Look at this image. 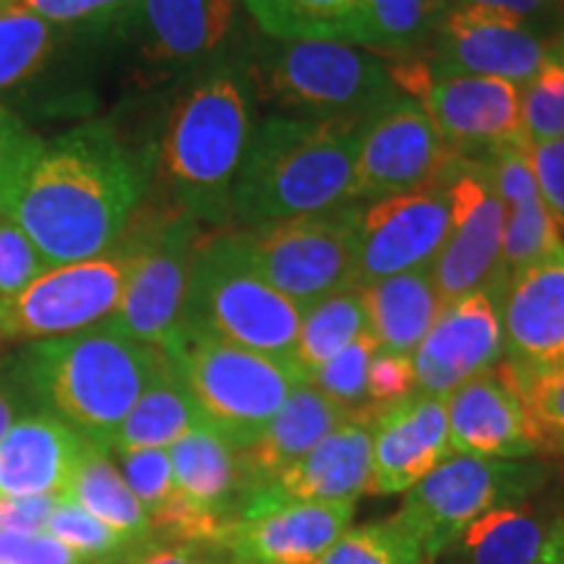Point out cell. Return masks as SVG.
I'll return each instance as SVG.
<instances>
[{
  "label": "cell",
  "mask_w": 564,
  "mask_h": 564,
  "mask_svg": "<svg viewBox=\"0 0 564 564\" xmlns=\"http://www.w3.org/2000/svg\"><path fill=\"white\" fill-rule=\"evenodd\" d=\"M415 392V371L411 356H398V352H373L369 373H366V403L371 408H390L408 394Z\"/></svg>",
  "instance_id": "cell-44"
},
{
  "label": "cell",
  "mask_w": 564,
  "mask_h": 564,
  "mask_svg": "<svg viewBox=\"0 0 564 564\" xmlns=\"http://www.w3.org/2000/svg\"><path fill=\"white\" fill-rule=\"evenodd\" d=\"M497 371L523 403L539 455L564 457V366L549 371H523L502 358Z\"/></svg>",
  "instance_id": "cell-35"
},
{
  "label": "cell",
  "mask_w": 564,
  "mask_h": 564,
  "mask_svg": "<svg viewBox=\"0 0 564 564\" xmlns=\"http://www.w3.org/2000/svg\"><path fill=\"white\" fill-rule=\"evenodd\" d=\"M167 453L173 463L175 499L223 533L241 507V453L212 426L194 429L167 447Z\"/></svg>",
  "instance_id": "cell-26"
},
{
  "label": "cell",
  "mask_w": 564,
  "mask_h": 564,
  "mask_svg": "<svg viewBox=\"0 0 564 564\" xmlns=\"http://www.w3.org/2000/svg\"><path fill=\"white\" fill-rule=\"evenodd\" d=\"M251 133L249 82L228 63L212 66L178 97L162 131L158 175L171 207L199 225H228Z\"/></svg>",
  "instance_id": "cell-4"
},
{
  "label": "cell",
  "mask_w": 564,
  "mask_h": 564,
  "mask_svg": "<svg viewBox=\"0 0 564 564\" xmlns=\"http://www.w3.org/2000/svg\"><path fill=\"white\" fill-rule=\"evenodd\" d=\"M84 436L53 415L30 411L0 440V499L63 497Z\"/></svg>",
  "instance_id": "cell-25"
},
{
  "label": "cell",
  "mask_w": 564,
  "mask_h": 564,
  "mask_svg": "<svg viewBox=\"0 0 564 564\" xmlns=\"http://www.w3.org/2000/svg\"><path fill=\"white\" fill-rule=\"evenodd\" d=\"M528 144L564 139V61L552 58L520 89Z\"/></svg>",
  "instance_id": "cell-40"
},
{
  "label": "cell",
  "mask_w": 564,
  "mask_h": 564,
  "mask_svg": "<svg viewBox=\"0 0 564 564\" xmlns=\"http://www.w3.org/2000/svg\"><path fill=\"white\" fill-rule=\"evenodd\" d=\"M11 366L32 411L53 415L108 453L118 426L165 369L167 356L102 322L21 345L11 352Z\"/></svg>",
  "instance_id": "cell-2"
},
{
  "label": "cell",
  "mask_w": 564,
  "mask_h": 564,
  "mask_svg": "<svg viewBox=\"0 0 564 564\" xmlns=\"http://www.w3.org/2000/svg\"><path fill=\"white\" fill-rule=\"evenodd\" d=\"M45 270V259L34 249L30 236L0 212V301L24 291Z\"/></svg>",
  "instance_id": "cell-43"
},
{
  "label": "cell",
  "mask_w": 564,
  "mask_h": 564,
  "mask_svg": "<svg viewBox=\"0 0 564 564\" xmlns=\"http://www.w3.org/2000/svg\"><path fill=\"white\" fill-rule=\"evenodd\" d=\"M554 58H560V61H564V32H562V37H560V42H556V53H554Z\"/></svg>",
  "instance_id": "cell-54"
},
{
  "label": "cell",
  "mask_w": 564,
  "mask_h": 564,
  "mask_svg": "<svg viewBox=\"0 0 564 564\" xmlns=\"http://www.w3.org/2000/svg\"><path fill=\"white\" fill-rule=\"evenodd\" d=\"M502 322L491 293L476 291L444 303L413 352L415 392L444 400L502 361Z\"/></svg>",
  "instance_id": "cell-17"
},
{
  "label": "cell",
  "mask_w": 564,
  "mask_h": 564,
  "mask_svg": "<svg viewBox=\"0 0 564 564\" xmlns=\"http://www.w3.org/2000/svg\"><path fill=\"white\" fill-rule=\"evenodd\" d=\"M316 564H432L419 541L390 518L348 528Z\"/></svg>",
  "instance_id": "cell-38"
},
{
  "label": "cell",
  "mask_w": 564,
  "mask_h": 564,
  "mask_svg": "<svg viewBox=\"0 0 564 564\" xmlns=\"http://www.w3.org/2000/svg\"><path fill=\"white\" fill-rule=\"evenodd\" d=\"M556 3H560V6H562V9H564V0H556Z\"/></svg>",
  "instance_id": "cell-56"
},
{
  "label": "cell",
  "mask_w": 564,
  "mask_h": 564,
  "mask_svg": "<svg viewBox=\"0 0 564 564\" xmlns=\"http://www.w3.org/2000/svg\"><path fill=\"white\" fill-rule=\"evenodd\" d=\"M377 350V340L366 333L329 358L327 364H322L308 379V384L345 408L350 413V421H364L369 426L382 413L379 408L366 403V373H369V364Z\"/></svg>",
  "instance_id": "cell-37"
},
{
  "label": "cell",
  "mask_w": 564,
  "mask_h": 564,
  "mask_svg": "<svg viewBox=\"0 0 564 564\" xmlns=\"http://www.w3.org/2000/svg\"><path fill=\"white\" fill-rule=\"evenodd\" d=\"M272 40H333L358 45L366 0H241Z\"/></svg>",
  "instance_id": "cell-31"
},
{
  "label": "cell",
  "mask_w": 564,
  "mask_h": 564,
  "mask_svg": "<svg viewBox=\"0 0 564 564\" xmlns=\"http://www.w3.org/2000/svg\"><path fill=\"white\" fill-rule=\"evenodd\" d=\"M13 3V0H0V13H3L6 9H9V6Z\"/></svg>",
  "instance_id": "cell-55"
},
{
  "label": "cell",
  "mask_w": 564,
  "mask_h": 564,
  "mask_svg": "<svg viewBox=\"0 0 564 564\" xmlns=\"http://www.w3.org/2000/svg\"><path fill=\"white\" fill-rule=\"evenodd\" d=\"M463 160L419 102L398 97L358 126L356 204L444 186Z\"/></svg>",
  "instance_id": "cell-12"
},
{
  "label": "cell",
  "mask_w": 564,
  "mask_h": 564,
  "mask_svg": "<svg viewBox=\"0 0 564 564\" xmlns=\"http://www.w3.org/2000/svg\"><path fill=\"white\" fill-rule=\"evenodd\" d=\"M133 249L118 241L84 262L47 267L24 291L0 301V343H37L82 333L118 312Z\"/></svg>",
  "instance_id": "cell-10"
},
{
  "label": "cell",
  "mask_w": 564,
  "mask_h": 564,
  "mask_svg": "<svg viewBox=\"0 0 564 564\" xmlns=\"http://www.w3.org/2000/svg\"><path fill=\"white\" fill-rule=\"evenodd\" d=\"M63 497L76 502L89 514H95L100 523L112 528L118 535H123L129 544L141 546L162 541L154 533L150 514H147L139 499L133 497V491L123 481L121 470L116 468L112 457L87 440H84L74 478H70L68 491Z\"/></svg>",
  "instance_id": "cell-30"
},
{
  "label": "cell",
  "mask_w": 564,
  "mask_h": 564,
  "mask_svg": "<svg viewBox=\"0 0 564 564\" xmlns=\"http://www.w3.org/2000/svg\"><path fill=\"white\" fill-rule=\"evenodd\" d=\"M144 192L137 160L108 123L91 121L40 141L0 202L47 267L110 251Z\"/></svg>",
  "instance_id": "cell-1"
},
{
  "label": "cell",
  "mask_w": 564,
  "mask_h": 564,
  "mask_svg": "<svg viewBox=\"0 0 564 564\" xmlns=\"http://www.w3.org/2000/svg\"><path fill=\"white\" fill-rule=\"evenodd\" d=\"M32 411L30 400H26L24 390H21L17 373H13L11 356L0 358V440L6 432L17 423L21 415Z\"/></svg>",
  "instance_id": "cell-52"
},
{
  "label": "cell",
  "mask_w": 564,
  "mask_h": 564,
  "mask_svg": "<svg viewBox=\"0 0 564 564\" xmlns=\"http://www.w3.org/2000/svg\"><path fill=\"white\" fill-rule=\"evenodd\" d=\"M345 421H350V413L333 403L327 394H322L312 384L299 387L278 415L267 423L257 442L246 449H238L243 470V497L293 468Z\"/></svg>",
  "instance_id": "cell-27"
},
{
  "label": "cell",
  "mask_w": 564,
  "mask_h": 564,
  "mask_svg": "<svg viewBox=\"0 0 564 564\" xmlns=\"http://www.w3.org/2000/svg\"><path fill=\"white\" fill-rule=\"evenodd\" d=\"M453 230L447 183L356 204L358 288L392 274L429 270Z\"/></svg>",
  "instance_id": "cell-15"
},
{
  "label": "cell",
  "mask_w": 564,
  "mask_h": 564,
  "mask_svg": "<svg viewBox=\"0 0 564 564\" xmlns=\"http://www.w3.org/2000/svg\"><path fill=\"white\" fill-rule=\"evenodd\" d=\"M531 165L541 199L564 236V139L531 144Z\"/></svg>",
  "instance_id": "cell-49"
},
{
  "label": "cell",
  "mask_w": 564,
  "mask_h": 564,
  "mask_svg": "<svg viewBox=\"0 0 564 564\" xmlns=\"http://www.w3.org/2000/svg\"><path fill=\"white\" fill-rule=\"evenodd\" d=\"M249 232L257 270L306 312L343 291H358L356 204Z\"/></svg>",
  "instance_id": "cell-11"
},
{
  "label": "cell",
  "mask_w": 564,
  "mask_h": 564,
  "mask_svg": "<svg viewBox=\"0 0 564 564\" xmlns=\"http://www.w3.org/2000/svg\"><path fill=\"white\" fill-rule=\"evenodd\" d=\"M162 352L192 390L209 426L236 449L257 442L288 398L308 384L291 361L188 329Z\"/></svg>",
  "instance_id": "cell-6"
},
{
  "label": "cell",
  "mask_w": 564,
  "mask_h": 564,
  "mask_svg": "<svg viewBox=\"0 0 564 564\" xmlns=\"http://www.w3.org/2000/svg\"><path fill=\"white\" fill-rule=\"evenodd\" d=\"M110 564H230L220 541H154Z\"/></svg>",
  "instance_id": "cell-46"
},
{
  "label": "cell",
  "mask_w": 564,
  "mask_h": 564,
  "mask_svg": "<svg viewBox=\"0 0 564 564\" xmlns=\"http://www.w3.org/2000/svg\"><path fill=\"white\" fill-rule=\"evenodd\" d=\"M552 478L554 468L539 457L497 460L449 455L421 484L405 491L403 505L390 520L411 533L432 562L457 533L486 512L525 502L549 489Z\"/></svg>",
  "instance_id": "cell-8"
},
{
  "label": "cell",
  "mask_w": 564,
  "mask_h": 564,
  "mask_svg": "<svg viewBox=\"0 0 564 564\" xmlns=\"http://www.w3.org/2000/svg\"><path fill=\"white\" fill-rule=\"evenodd\" d=\"M564 528V497L544 489L525 502L486 512L457 533L432 564H535Z\"/></svg>",
  "instance_id": "cell-24"
},
{
  "label": "cell",
  "mask_w": 564,
  "mask_h": 564,
  "mask_svg": "<svg viewBox=\"0 0 564 564\" xmlns=\"http://www.w3.org/2000/svg\"><path fill=\"white\" fill-rule=\"evenodd\" d=\"M455 6H474V9L505 13V17L520 19L549 34L564 32V9L556 0H455Z\"/></svg>",
  "instance_id": "cell-50"
},
{
  "label": "cell",
  "mask_w": 564,
  "mask_h": 564,
  "mask_svg": "<svg viewBox=\"0 0 564 564\" xmlns=\"http://www.w3.org/2000/svg\"><path fill=\"white\" fill-rule=\"evenodd\" d=\"M40 141L19 116L0 105V202L11 192L13 181L19 178L21 167Z\"/></svg>",
  "instance_id": "cell-48"
},
{
  "label": "cell",
  "mask_w": 564,
  "mask_h": 564,
  "mask_svg": "<svg viewBox=\"0 0 564 564\" xmlns=\"http://www.w3.org/2000/svg\"><path fill=\"white\" fill-rule=\"evenodd\" d=\"M199 426H209V423L204 419L202 408L196 405L192 390L167 358V366L160 377L147 387L131 413L118 426L108 453L167 449Z\"/></svg>",
  "instance_id": "cell-29"
},
{
  "label": "cell",
  "mask_w": 564,
  "mask_h": 564,
  "mask_svg": "<svg viewBox=\"0 0 564 564\" xmlns=\"http://www.w3.org/2000/svg\"><path fill=\"white\" fill-rule=\"evenodd\" d=\"M0 564H87L45 531L0 528Z\"/></svg>",
  "instance_id": "cell-45"
},
{
  "label": "cell",
  "mask_w": 564,
  "mask_h": 564,
  "mask_svg": "<svg viewBox=\"0 0 564 564\" xmlns=\"http://www.w3.org/2000/svg\"><path fill=\"white\" fill-rule=\"evenodd\" d=\"M253 76L264 95L299 116L364 121L398 100L382 55L333 40H267Z\"/></svg>",
  "instance_id": "cell-7"
},
{
  "label": "cell",
  "mask_w": 564,
  "mask_h": 564,
  "mask_svg": "<svg viewBox=\"0 0 564 564\" xmlns=\"http://www.w3.org/2000/svg\"><path fill=\"white\" fill-rule=\"evenodd\" d=\"M61 497L0 499V528L13 531H42Z\"/></svg>",
  "instance_id": "cell-51"
},
{
  "label": "cell",
  "mask_w": 564,
  "mask_h": 564,
  "mask_svg": "<svg viewBox=\"0 0 564 564\" xmlns=\"http://www.w3.org/2000/svg\"><path fill=\"white\" fill-rule=\"evenodd\" d=\"M562 34L474 6H453L426 45L436 76H486L523 89L554 58Z\"/></svg>",
  "instance_id": "cell-13"
},
{
  "label": "cell",
  "mask_w": 564,
  "mask_h": 564,
  "mask_svg": "<svg viewBox=\"0 0 564 564\" xmlns=\"http://www.w3.org/2000/svg\"><path fill=\"white\" fill-rule=\"evenodd\" d=\"M42 531L51 533L53 539H58L68 549H74L87 564H110L129 554L131 549H137V544H129L123 535H118L112 528L100 523L95 514L82 510L79 505L66 497L55 502Z\"/></svg>",
  "instance_id": "cell-39"
},
{
  "label": "cell",
  "mask_w": 564,
  "mask_h": 564,
  "mask_svg": "<svg viewBox=\"0 0 564 564\" xmlns=\"http://www.w3.org/2000/svg\"><path fill=\"white\" fill-rule=\"evenodd\" d=\"M447 192L453 202V230L432 264L436 295L442 306L476 291L491 293L497 301L507 285L502 270L505 204L486 183L481 162L468 158L447 181Z\"/></svg>",
  "instance_id": "cell-14"
},
{
  "label": "cell",
  "mask_w": 564,
  "mask_h": 564,
  "mask_svg": "<svg viewBox=\"0 0 564 564\" xmlns=\"http://www.w3.org/2000/svg\"><path fill=\"white\" fill-rule=\"evenodd\" d=\"M361 299L369 335L377 340L379 350L411 358L442 308L432 267L369 282L361 288Z\"/></svg>",
  "instance_id": "cell-28"
},
{
  "label": "cell",
  "mask_w": 564,
  "mask_h": 564,
  "mask_svg": "<svg viewBox=\"0 0 564 564\" xmlns=\"http://www.w3.org/2000/svg\"><path fill=\"white\" fill-rule=\"evenodd\" d=\"M55 26L110 24L129 0H13Z\"/></svg>",
  "instance_id": "cell-47"
},
{
  "label": "cell",
  "mask_w": 564,
  "mask_h": 564,
  "mask_svg": "<svg viewBox=\"0 0 564 564\" xmlns=\"http://www.w3.org/2000/svg\"><path fill=\"white\" fill-rule=\"evenodd\" d=\"M535 564H564V528L562 531H556V535L549 541Z\"/></svg>",
  "instance_id": "cell-53"
},
{
  "label": "cell",
  "mask_w": 564,
  "mask_h": 564,
  "mask_svg": "<svg viewBox=\"0 0 564 564\" xmlns=\"http://www.w3.org/2000/svg\"><path fill=\"white\" fill-rule=\"evenodd\" d=\"M303 308L257 270L246 230L202 236L188 280L183 333L212 335L238 348L295 364Z\"/></svg>",
  "instance_id": "cell-5"
},
{
  "label": "cell",
  "mask_w": 564,
  "mask_h": 564,
  "mask_svg": "<svg viewBox=\"0 0 564 564\" xmlns=\"http://www.w3.org/2000/svg\"><path fill=\"white\" fill-rule=\"evenodd\" d=\"M455 0H366L358 47L398 58L426 51Z\"/></svg>",
  "instance_id": "cell-32"
},
{
  "label": "cell",
  "mask_w": 564,
  "mask_h": 564,
  "mask_svg": "<svg viewBox=\"0 0 564 564\" xmlns=\"http://www.w3.org/2000/svg\"><path fill=\"white\" fill-rule=\"evenodd\" d=\"M366 333H369V319H366L361 288L329 295L303 312L299 343H295V366L303 377L312 379L322 364Z\"/></svg>",
  "instance_id": "cell-33"
},
{
  "label": "cell",
  "mask_w": 564,
  "mask_h": 564,
  "mask_svg": "<svg viewBox=\"0 0 564 564\" xmlns=\"http://www.w3.org/2000/svg\"><path fill=\"white\" fill-rule=\"evenodd\" d=\"M356 502L285 505L257 518H236L220 546L230 564H316L350 528Z\"/></svg>",
  "instance_id": "cell-21"
},
{
  "label": "cell",
  "mask_w": 564,
  "mask_h": 564,
  "mask_svg": "<svg viewBox=\"0 0 564 564\" xmlns=\"http://www.w3.org/2000/svg\"><path fill=\"white\" fill-rule=\"evenodd\" d=\"M369 474L371 426L364 421H345L272 484L246 494L238 518H257L285 505L356 502L366 494Z\"/></svg>",
  "instance_id": "cell-19"
},
{
  "label": "cell",
  "mask_w": 564,
  "mask_h": 564,
  "mask_svg": "<svg viewBox=\"0 0 564 564\" xmlns=\"http://www.w3.org/2000/svg\"><path fill=\"white\" fill-rule=\"evenodd\" d=\"M58 42L61 26L24 6L11 3L0 13V95L37 79Z\"/></svg>",
  "instance_id": "cell-34"
},
{
  "label": "cell",
  "mask_w": 564,
  "mask_h": 564,
  "mask_svg": "<svg viewBox=\"0 0 564 564\" xmlns=\"http://www.w3.org/2000/svg\"><path fill=\"white\" fill-rule=\"evenodd\" d=\"M497 308L507 364L523 371L564 366V257L512 274Z\"/></svg>",
  "instance_id": "cell-22"
},
{
  "label": "cell",
  "mask_w": 564,
  "mask_h": 564,
  "mask_svg": "<svg viewBox=\"0 0 564 564\" xmlns=\"http://www.w3.org/2000/svg\"><path fill=\"white\" fill-rule=\"evenodd\" d=\"M361 121L272 116L251 133L232 183V217L259 230L356 204Z\"/></svg>",
  "instance_id": "cell-3"
},
{
  "label": "cell",
  "mask_w": 564,
  "mask_h": 564,
  "mask_svg": "<svg viewBox=\"0 0 564 564\" xmlns=\"http://www.w3.org/2000/svg\"><path fill=\"white\" fill-rule=\"evenodd\" d=\"M238 0H129L116 32L152 68H178L220 51L236 19Z\"/></svg>",
  "instance_id": "cell-18"
},
{
  "label": "cell",
  "mask_w": 564,
  "mask_h": 564,
  "mask_svg": "<svg viewBox=\"0 0 564 564\" xmlns=\"http://www.w3.org/2000/svg\"><path fill=\"white\" fill-rule=\"evenodd\" d=\"M116 457V468L129 484L133 497L144 507L150 520L165 510L173 499V463L167 449H129V453H108Z\"/></svg>",
  "instance_id": "cell-41"
},
{
  "label": "cell",
  "mask_w": 564,
  "mask_h": 564,
  "mask_svg": "<svg viewBox=\"0 0 564 564\" xmlns=\"http://www.w3.org/2000/svg\"><path fill=\"white\" fill-rule=\"evenodd\" d=\"M556 257H564V236L541 196L507 209L502 238V270L507 280Z\"/></svg>",
  "instance_id": "cell-36"
},
{
  "label": "cell",
  "mask_w": 564,
  "mask_h": 564,
  "mask_svg": "<svg viewBox=\"0 0 564 564\" xmlns=\"http://www.w3.org/2000/svg\"><path fill=\"white\" fill-rule=\"evenodd\" d=\"M476 162H481L486 183L494 196L505 204V209L520 207L541 196L531 165V144H507Z\"/></svg>",
  "instance_id": "cell-42"
},
{
  "label": "cell",
  "mask_w": 564,
  "mask_h": 564,
  "mask_svg": "<svg viewBox=\"0 0 564 564\" xmlns=\"http://www.w3.org/2000/svg\"><path fill=\"white\" fill-rule=\"evenodd\" d=\"M123 241L133 249V270L110 324L133 340L167 350L183 333L188 280L202 228L183 209H137Z\"/></svg>",
  "instance_id": "cell-9"
},
{
  "label": "cell",
  "mask_w": 564,
  "mask_h": 564,
  "mask_svg": "<svg viewBox=\"0 0 564 564\" xmlns=\"http://www.w3.org/2000/svg\"><path fill=\"white\" fill-rule=\"evenodd\" d=\"M449 150L468 160L507 144H528L520 116V87L486 76H436L415 97Z\"/></svg>",
  "instance_id": "cell-16"
},
{
  "label": "cell",
  "mask_w": 564,
  "mask_h": 564,
  "mask_svg": "<svg viewBox=\"0 0 564 564\" xmlns=\"http://www.w3.org/2000/svg\"><path fill=\"white\" fill-rule=\"evenodd\" d=\"M453 455L444 400L413 392L371 423V474L366 494H405Z\"/></svg>",
  "instance_id": "cell-20"
},
{
  "label": "cell",
  "mask_w": 564,
  "mask_h": 564,
  "mask_svg": "<svg viewBox=\"0 0 564 564\" xmlns=\"http://www.w3.org/2000/svg\"><path fill=\"white\" fill-rule=\"evenodd\" d=\"M453 455L528 460L539 457L525 408L502 373H478L444 398Z\"/></svg>",
  "instance_id": "cell-23"
}]
</instances>
